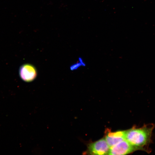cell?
Here are the masks:
<instances>
[{
	"mask_svg": "<svg viewBox=\"0 0 155 155\" xmlns=\"http://www.w3.org/2000/svg\"><path fill=\"white\" fill-rule=\"evenodd\" d=\"M154 126L146 125L140 128L133 127L125 131V139L137 150L148 151L146 147L151 141Z\"/></svg>",
	"mask_w": 155,
	"mask_h": 155,
	"instance_id": "obj_1",
	"label": "cell"
},
{
	"mask_svg": "<svg viewBox=\"0 0 155 155\" xmlns=\"http://www.w3.org/2000/svg\"><path fill=\"white\" fill-rule=\"evenodd\" d=\"M110 148L104 138L90 144L88 149L90 154L105 155L108 154Z\"/></svg>",
	"mask_w": 155,
	"mask_h": 155,
	"instance_id": "obj_2",
	"label": "cell"
},
{
	"mask_svg": "<svg viewBox=\"0 0 155 155\" xmlns=\"http://www.w3.org/2000/svg\"><path fill=\"white\" fill-rule=\"evenodd\" d=\"M137 150L126 139L111 147L109 155H125Z\"/></svg>",
	"mask_w": 155,
	"mask_h": 155,
	"instance_id": "obj_3",
	"label": "cell"
},
{
	"mask_svg": "<svg viewBox=\"0 0 155 155\" xmlns=\"http://www.w3.org/2000/svg\"><path fill=\"white\" fill-rule=\"evenodd\" d=\"M19 75L21 78L24 81L30 82L35 79L37 75V71L33 66L30 64H25L20 67Z\"/></svg>",
	"mask_w": 155,
	"mask_h": 155,
	"instance_id": "obj_4",
	"label": "cell"
},
{
	"mask_svg": "<svg viewBox=\"0 0 155 155\" xmlns=\"http://www.w3.org/2000/svg\"><path fill=\"white\" fill-rule=\"evenodd\" d=\"M105 138L111 148L125 139V131H120L113 132L108 131Z\"/></svg>",
	"mask_w": 155,
	"mask_h": 155,
	"instance_id": "obj_5",
	"label": "cell"
},
{
	"mask_svg": "<svg viewBox=\"0 0 155 155\" xmlns=\"http://www.w3.org/2000/svg\"><path fill=\"white\" fill-rule=\"evenodd\" d=\"M81 66H82V65L78 61L71 65L70 67V69L72 71L76 70Z\"/></svg>",
	"mask_w": 155,
	"mask_h": 155,
	"instance_id": "obj_6",
	"label": "cell"
},
{
	"mask_svg": "<svg viewBox=\"0 0 155 155\" xmlns=\"http://www.w3.org/2000/svg\"><path fill=\"white\" fill-rule=\"evenodd\" d=\"M78 61L81 64L82 66H86V64L82 58L80 57L79 58Z\"/></svg>",
	"mask_w": 155,
	"mask_h": 155,
	"instance_id": "obj_7",
	"label": "cell"
}]
</instances>
